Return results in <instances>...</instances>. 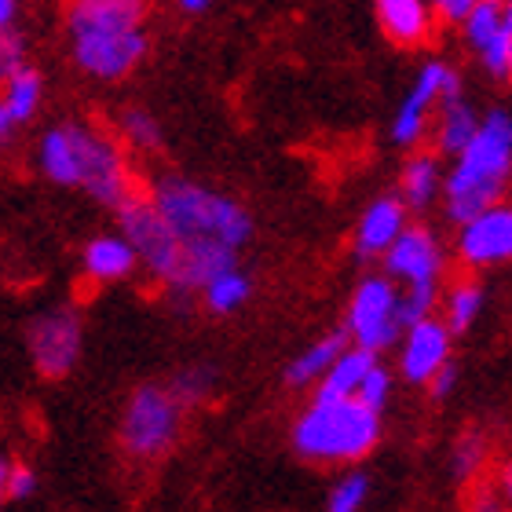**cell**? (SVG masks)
Here are the masks:
<instances>
[{
    "label": "cell",
    "mask_w": 512,
    "mask_h": 512,
    "mask_svg": "<svg viewBox=\"0 0 512 512\" xmlns=\"http://www.w3.org/2000/svg\"><path fill=\"white\" fill-rule=\"evenodd\" d=\"M480 121L483 114H476L469 99H447V103H439V114H436V150L439 154H447V158H461L469 143L476 139L480 132Z\"/></svg>",
    "instance_id": "19"
},
{
    "label": "cell",
    "mask_w": 512,
    "mask_h": 512,
    "mask_svg": "<svg viewBox=\"0 0 512 512\" xmlns=\"http://www.w3.org/2000/svg\"><path fill=\"white\" fill-rule=\"evenodd\" d=\"M472 8H476V0H439L436 8V19L439 22H450V26H465L472 15Z\"/></svg>",
    "instance_id": "35"
},
{
    "label": "cell",
    "mask_w": 512,
    "mask_h": 512,
    "mask_svg": "<svg viewBox=\"0 0 512 512\" xmlns=\"http://www.w3.org/2000/svg\"><path fill=\"white\" fill-rule=\"evenodd\" d=\"M502 22H505V33L512 37V0L509 4H502Z\"/></svg>",
    "instance_id": "42"
},
{
    "label": "cell",
    "mask_w": 512,
    "mask_h": 512,
    "mask_svg": "<svg viewBox=\"0 0 512 512\" xmlns=\"http://www.w3.org/2000/svg\"><path fill=\"white\" fill-rule=\"evenodd\" d=\"M249 293H253V282H249V275L242 267H235V271L213 278V282L202 289V300L213 315H231V311H238L246 304Z\"/></svg>",
    "instance_id": "26"
},
{
    "label": "cell",
    "mask_w": 512,
    "mask_h": 512,
    "mask_svg": "<svg viewBox=\"0 0 512 512\" xmlns=\"http://www.w3.org/2000/svg\"><path fill=\"white\" fill-rule=\"evenodd\" d=\"M213 384H216L213 366H183L180 374L169 381V392L176 395V403L187 410V406L202 403L205 395L213 392Z\"/></svg>",
    "instance_id": "29"
},
{
    "label": "cell",
    "mask_w": 512,
    "mask_h": 512,
    "mask_svg": "<svg viewBox=\"0 0 512 512\" xmlns=\"http://www.w3.org/2000/svg\"><path fill=\"white\" fill-rule=\"evenodd\" d=\"M454 253L469 271L512 264V202H502L458 227Z\"/></svg>",
    "instance_id": "11"
},
{
    "label": "cell",
    "mask_w": 512,
    "mask_h": 512,
    "mask_svg": "<svg viewBox=\"0 0 512 512\" xmlns=\"http://www.w3.org/2000/svg\"><path fill=\"white\" fill-rule=\"evenodd\" d=\"M366 498H370V480H366L363 472H348L330 491L326 512H363Z\"/></svg>",
    "instance_id": "30"
},
{
    "label": "cell",
    "mask_w": 512,
    "mask_h": 512,
    "mask_svg": "<svg viewBox=\"0 0 512 512\" xmlns=\"http://www.w3.org/2000/svg\"><path fill=\"white\" fill-rule=\"evenodd\" d=\"M41 96H44V81L33 66H22L19 74L0 88V103L11 110V118L19 121V125L33 121V114H37V107H41Z\"/></svg>",
    "instance_id": "25"
},
{
    "label": "cell",
    "mask_w": 512,
    "mask_h": 512,
    "mask_svg": "<svg viewBox=\"0 0 512 512\" xmlns=\"http://www.w3.org/2000/svg\"><path fill=\"white\" fill-rule=\"evenodd\" d=\"M180 8L187 15H202V11H209V0H180Z\"/></svg>",
    "instance_id": "41"
},
{
    "label": "cell",
    "mask_w": 512,
    "mask_h": 512,
    "mask_svg": "<svg viewBox=\"0 0 512 512\" xmlns=\"http://www.w3.org/2000/svg\"><path fill=\"white\" fill-rule=\"evenodd\" d=\"M377 363H381V359H377L374 352H363V348H355L352 344V348L333 363L330 374L322 377L315 399H355L359 388H363L366 374H370Z\"/></svg>",
    "instance_id": "22"
},
{
    "label": "cell",
    "mask_w": 512,
    "mask_h": 512,
    "mask_svg": "<svg viewBox=\"0 0 512 512\" xmlns=\"http://www.w3.org/2000/svg\"><path fill=\"white\" fill-rule=\"evenodd\" d=\"M359 403L366 406V410H374V414H381L384 406H388V399H392V374L384 370L381 363L366 374V381H363V388H359V395H355Z\"/></svg>",
    "instance_id": "31"
},
{
    "label": "cell",
    "mask_w": 512,
    "mask_h": 512,
    "mask_svg": "<svg viewBox=\"0 0 512 512\" xmlns=\"http://www.w3.org/2000/svg\"><path fill=\"white\" fill-rule=\"evenodd\" d=\"M150 202L183 246H224L238 253L253 238L246 205L187 176H161L150 187Z\"/></svg>",
    "instance_id": "3"
},
{
    "label": "cell",
    "mask_w": 512,
    "mask_h": 512,
    "mask_svg": "<svg viewBox=\"0 0 512 512\" xmlns=\"http://www.w3.org/2000/svg\"><path fill=\"white\" fill-rule=\"evenodd\" d=\"M136 264H139L136 249L128 246V238L121 231L118 235L92 238L85 246V253H81V267H85V275L92 282H121V278H128L136 271Z\"/></svg>",
    "instance_id": "18"
},
{
    "label": "cell",
    "mask_w": 512,
    "mask_h": 512,
    "mask_svg": "<svg viewBox=\"0 0 512 512\" xmlns=\"http://www.w3.org/2000/svg\"><path fill=\"white\" fill-rule=\"evenodd\" d=\"M37 491V472L22 461H11V480H8V498H30Z\"/></svg>",
    "instance_id": "34"
},
{
    "label": "cell",
    "mask_w": 512,
    "mask_h": 512,
    "mask_svg": "<svg viewBox=\"0 0 512 512\" xmlns=\"http://www.w3.org/2000/svg\"><path fill=\"white\" fill-rule=\"evenodd\" d=\"M118 220H121V235L128 238V246L136 249L139 264L147 267L150 275L165 282L169 289L180 286V275H183V242L176 238L169 224H165V216L154 209L150 198L136 194V198H128L125 205L118 209Z\"/></svg>",
    "instance_id": "6"
},
{
    "label": "cell",
    "mask_w": 512,
    "mask_h": 512,
    "mask_svg": "<svg viewBox=\"0 0 512 512\" xmlns=\"http://www.w3.org/2000/svg\"><path fill=\"white\" fill-rule=\"evenodd\" d=\"M509 77H512V41H509Z\"/></svg>",
    "instance_id": "43"
},
{
    "label": "cell",
    "mask_w": 512,
    "mask_h": 512,
    "mask_svg": "<svg viewBox=\"0 0 512 512\" xmlns=\"http://www.w3.org/2000/svg\"><path fill=\"white\" fill-rule=\"evenodd\" d=\"M443 169H439V158L432 150H421V154H410L403 161V172H399V198H403L406 209H428L436 202V194H443Z\"/></svg>",
    "instance_id": "20"
},
{
    "label": "cell",
    "mask_w": 512,
    "mask_h": 512,
    "mask_svg": "<svg viewBox=\"0 0 512 512\" xmlns=\"http://www.w3.org/2000/svg\"><path fill=\"white\" fill-rule=\"evenodd\" d=\"M399 300L403 289L395 286L388 275H366L355 286L348 300V315H344V333L355 348L381 355L403 337V322H399Z\"/></svg>",
    "instance_id": "7"
},
{
    "label": "cell",
    "mask_w": 512,
    "mask_h": 512,
    "mask_svg": "<svg viewBox=\"0 0 512 512\" xmlns=\"http://www.w3.org/2000/svg\"><path fill=\"white\" fill-rule=\"evenodd\" d=\"M381 439V414L359 399H311L293 421V450L308 461H363Z\"/></svg>",
    "instance_id": "4"
},
{
    "label": "cell",
    "mask_w": 512,
    "mask_h": 512,
    "mask_svg": "<svg viewBox=\"0 0 512 512\" xmlns=\"http://www.w3.org/2000/svg\"><path fill=\"white\" fill-rule=\"evenodd\" d=\"M494 487L502 491L505 505L512 509V454H509V458L498 461V469H494Z\"/></svg>",
    "instance_id": "37"
},
{
    "label": "cell",
    "mask_w": 512,
    "mask_h": 512,
    "mask_svg": "<svg viewBox=\"0 0 512 512\" xmlns=\"http://www.w3.org/2000/svg\"><path fill=\"white\" fill-rule=\"evenodd\" d=\"M465 33V41L476 48V55L483 59L487 66V74L494 77H509V33H505V22H502V4H494V0H480L476 8H472L469 22L461 26Z\"/></svg>",
    "instance_id": "15"
},
{
    "label": "cell",
    "mask_w": 512,
    "mask_h": 512,
    "mask_svg": "<svg viewBox=\"0 0 512 512\" xmlns=\"http://www.w3.org/2000/svg\"><path fill=\"white\" fill-rule=\"evenodd\" d=\"M443 264H447V253H443V242L432 227L425 224H410L403 231V238L388 249L384 256V275L392 278L395 286H428L443 278Z\"/></svg>",
    "instance_id": "12"
},
{
    "label": "cell",
    "mask_w": 512,
    "mask_h": 512,
    "mask_svg": "<svg viewBox=\"0 0 512 512\" xmlns=\"http://www.w3.org/2000/svg\"><path fill=\"white\" fill-rule=\"evenodd\" d=\"M183 428V406L169 392V384H139L121 417V447L128 458L158 461L165 458Z\"/></svg>",
    "instance_id": "5"
},
{
    "label": "cell",
    "mask_w": 512,
    "mask_h": 512,
    "mask_svg": "<svg viewBox=\"0 0 512 512\" xmlns=\"http://www.w3.org/2000/svg\"><path fill=\"white\" fill-rule=\"evenodd\" d=\"M454 384H458V363H447L436 377H432L428 392H432V399H447V395L454 392Z\"/></svg>",
    "instance_id": "36"
},
{
    "label": "cell",
    "mask_w": 512,
    "mask_h": 512,
    "mask_svg": "<svg viewBox=\"0 0 512 512\" xmlns=\"http://www.w3.org/2000/svg\"><path fill=\"white\" fill-rule=\"evenodd\" d=\"M74 41V63L88 77L99 81H121L143 63L150 41L143 30L128 33H88V37H70Z\"/></svg>",
    "instance_id": "10"
},
{
    "label": "cell",
    "mask_w": 512,
    "mask_h": 512,
    "mask_svg": "<svg viewBox=\"0 0 512 512\" xmlns=\"http://www.w3.org/2000/svg\"><path fill=\"white\" fill-rule=\"evenodd\" d=\"M465 512H512L509 505H505L502 491L494 487V480H476L469 483V494H465Z\"/></svg>",
    "instance_id": "32"
},
{
    "label": "cell",
    "mask_w": 512,
    "mask_h": 512,
    "mask_svg": "<svg viewBox=\"0 0 512 512\" xmlns=\"http://www.w3.org/2000/svg\"><path fill=\"white\" fill-rule=\"evenodd\" d=\"M22 66H26V44H22V37L15 30L0 33V88L8 85Z\"/></svg>",
    "instance_id": "33"
},
{
    "label": "cell",
    "mask_w": 512,
    "mask_h": 512,
    "mask_svg": "<svg viewBox=\"0 0 512 512\" xmlns=\"http://www.w3.org/2000/svg\"><path fill=\"white\" fill-rule=\"evenodd\" d=\"M483 300H487V293H483L480 278L465 275V278H458V282H450L447 293H443V300H439L447 330L450 333H469L472 326H476V319H480Z\"/></svg>",
    "instance_id": "23"
},
{
    "label": "cell",
    "mask_w": 512,
    "mask_h": 512,
    "mask_svg": "<svg viewBox=\"0 0 512 512\" xmlns=\"http://www.w3.org/2000/svg\"><path fill=\"white\" fill-rule=\"evenodd\" d=\"M487 461H491V436L480 432V428H465L454 439V450H450V472H454V480L461 483L483 480Z\"/></svg>",
    "instance_id": "24"
},
{
    "label": "cell",
    "mask_w": 512,
    "mask_h": 512,
    "mask_svg": "<svg viewBox=\"0 0 512 512\" xmlns=\"http://www.w3.org/2000/svg\"><path fill=\"white\" fill-rule=\"evenodd\" d=\"M118 132H121V139H128L136 150H158L161 147V125L150 110H139V107L121 110Z\"/></svg>",
    "instance_id": "27"
},
{
    "label": "cell",
    "mask_w": 512,
    "mask_h": 512,
    "mask_svg": "<svg viewBox=\"0 0 512 512\" xmlns=\"http://www.w3.org/2000/svg\"><path fill=\"white\" fill-rule=\"evenodd\" d=\"M377 22L399 48H421L436 33V11L425 0H377Z\"/></svg>",
    "instance_id": "17"
},
{
    "label": "cell",
    "mask_w": 512,
    "mask_h": 512,
    "mask_svg": "<svg viewBox=\"0 0 512 512\" xmlns=\"http://www.w3.org/2000/svg\"><path fill=\"white\" fill-rule=\"evenodd\" d=\"M348 348H352V344H348V333H330V337L315 341L286 366V384L289 388H311V384L319 388L322 377L330 374L333 363H337Z\"/></svg>",
    "instance_id": "21"
},
{
    "label": "cell",
    "mask_w": 512,
    "mask_h": 512,
    "mask_svg": "<svg viewBox=\"0 0 512 512\" xmlns=\"http://www.w3.org/2000/svg\"><path fill=\"white\" fill-rule=\"evenodd\" d=\"M44 176L59 187H85L99 205L121 209L136 198L132 172L121 147L88 121H66L44 132L37 150Z\"/></svg>",
    "instance_id": "1"
},
{
    "label": "cell",
    "mask_w": 512,
    "mask_h": 512,
    "mask_svg": "<svg viewBox=\"0 0 512 512\" xmlns=\"http://www.w3.org/2000/svg\"><path fill=\"white\" fill-rule=\"evenodd\" d=\"M512 187V114L494 107L483 114L469 150L454 158L443 180V209L454 224H469L505 202Z\"/></svg>",
    "instance_id": "2"
},
{
    "label": "cell",
    "mask_w": 512,
    "mask_h": 512,
    "mask_svg": "<svg viewBox=\"0 0 512 512\" xmlns=\"http://www.w3.org/2000/svg\"><path fill=\"white\" fill-rule=\"evenodd\" d=\"M450 341L454 333L447 330L443 319H425L410 326L399 344V374L410 384H432V377L443 370L450 359Z\"/></svg>",
    "instance_id": "13"
},
{
    "label": "cell",
    "mask_w": 512,
    "mask_h": 512,
    "mask_svg": "<svg viewBox=\"0 0 512 512\" xmlns=\"http://www.w3.org/2000/svg\"><path fill=\"white\" fill-rule=\"evenodd\" d=\"M443 300L436 282H428V286H406L403 289V300H399V322H403V333L410 326L425 319H436V304Z\"/></svg>",
    "instance_id": "28"
},
{
    "label": "cell",
    "mask_w": 512,
    "mask_h": 512,
    "mask_svg": "<svg viewBox=\"0 0 512 512\" xmlns=\"http://www.w3.org/2000/svg\"><path fill=\"white\" fill-rule=\"evenodd\" d=\"M66 26H70V37L143 30V4L136 0H77L66 11Z\"/></svg>",
    "instance_id": "16"
},
{
    "label": "cell",
    "mask_w": 512,
    "mask_h": 512,
    "mask_svg": "<svg viewBox=\"0 0 512 512\" xmlns=\"http://www.w3.org/2000/svg\"><path fill=\"white\" fill-rule=\"evenodd\" d=\"M8 480H11V461L0 458V505L8 502Z\"/></svg>",
    "instance_id": "40"
},
{
    "label": "cell",
    "mask_w": 512,
    "mask_h": 512,
    "mask_svg": "<svg viewBox=\"0 0 512 512\" xmlns=\"http://www.w3.org/2000/svg\"><path fill=\"white\" fill-rule=\"evenodd\" d=\"M26 344H30L37 374L48 377V381L66 377L81 359V319H77V311L59 308L37 315L26 326Z\"/></svg>",
    "instance_id": "9"
},
{
    "label": "cell",
    "mask_w": 512,
    "mask_h": 512,
    "mask_svg": "<svg viewBox=\"0 0 512 512\" xmlns=\"http://www.w3.org/2000/svg\"><path fill=\"white\" fill-rule=\"evenodd\" d=\"M406 205L399 194H384L377 202L366 205V213L355 224V256L359 260H377L388 256V249L403 238L406 231Z\"/></svg>",
    "instance_id": "14"
},
{
    "label": "cell",
    "mask_w": 512,
    "mask_h": 512,
    "mask_svg": "<svg viewBox=\"0 0 512 512\" xmlns=\"http://www.w3.org/2000/svg\"><path fill=\"white\" fill-rule=\"evenodd\" d=\"M15 132H19V121L11 118V110L4 107V103H0V147H4V143H8V139L15 136Z\"/></svg>",
    "instance_id": "38"
},
{
    "label": "cell",
    "mask_w": 512,
    "mask_h": 512,
    "mask_svg": "<svg viewBox=\"0 0 512 512\" xmlns=\"http://www.w3.org/2000/svg\"><path fill=\"white\" fill-rule=\"evenodd\" d=\"M447 99H461V74L443 59H428L417 70L414 85L406 92L392 118V143L395 147H417L428 132V118L439 103Z\"/></svg>",
    "instance_id": "8"
},
{
    "label": "cell",
    "mask_w": 512,
    "mask_h": 512,
    "mask_svg": "<svg viewBox=\"0 0 512 512\" xmlns=\"http://www.w3.org/2000/svg\"><path fill=\"white\" fill-rule=\"evenodd\" d=\"M15 15H19V4L15 0H0V33H11Z\"/></svg>",
    "instance_id": "39"
}]
</instances>
